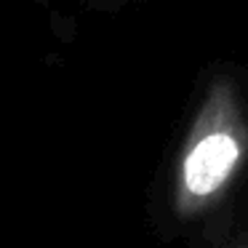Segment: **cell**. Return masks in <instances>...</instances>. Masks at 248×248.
Wrapping results in <instances>:
<instances>
[{
	"mask_svg": "<svg viewBox=\"0 0 248 248\" xmlns=\"http://www.w3.org/2000/svg\"><path fill=\"white\" fill-rule=\"evenodd\" d=\"M157 189V221L187 237L248 192L246 72L221 67L208 75Z\"/></svg>",
	"mask_w": 248,
	"mask_h": 248,
	"instance_id": "cell-1",
	"label": "cell"
},
{
	"mask_svg": "<svg viewBox=\"0 0 248 248\" xmlns=\"http://www.w3.org/2000/svg\"><path fill=\"white\" fill-rule=\"evenodd\" d=\"M187 240L189 248H248V192Z\"/></svg>",
	"mask_w": 248,
	"mask_h": 248,
	"instance_id": "cell-2",
	"label": "cell"
}]
</instances>
